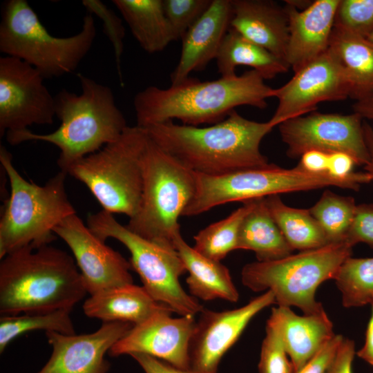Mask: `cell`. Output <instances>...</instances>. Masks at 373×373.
<instances>
[{
	"label": "cell",
	"mask_w": 373,
	"mask_h": 373,
	"mask_svg": "<svg viewBox=\"0 0 373 373\" xmlns=\"http://www.w3.org/2000/svg\"><path fill=\"white\" fill-rule=\"evenodd\" d=\"M351 86L338 60L329 48L294 72L285 84L274 89L277 108L269 120L274 126L315 111L323 102L343 100Z\"/></svg>",
	"instance_id": "14"
},
{
	"label": "cell",
	"mask_w": 373,
	"mask_h": 373,
	"mask_svg": "<svg viewBox=\"0 0 373 373\" xmlns=\"http://www.w3.org/2000/svg\"><path fill=\"white\" fill-rule=\"evenodd\" d=\"M173 245L189 273L186 282L192 296L205 301L238 300L239 293L229 270L220 261L200 254L186 242L180 232L175 236Z\"/></svg>",
	"instance_id": "24"
},
{
	"label": "cell",
	"mask_w": 373,
	"mask_h": 373,
	"mask_svg": "<svg viewBox=\"0 0 373 373\" xmlns=\"http://www.w3.org/2000/svg\"><path fill=\"white\" fill-rule=\"evenodd\" d=\"M334 280L347 308L373 305V258L349 257Z\"/></svg>",
	"instance_id": "32"
},
{
	"label": "cell",
	"mask_w": 373,
	"mask_h": 373,
	"mask_svg": "<svg viewBox=\"0 0 373 373\" xmlns=\"http://www.w3.org/2000/svg\"><path fill=\"white\" fill-rule=\"evenodd\" d=\"M113 3L146 52H161L175 41L162 0H113Z\"/></svg>",
	"instance_id": "26"
},
{
	"label": "cell",
	"mask_w": 373,
	"mask_h": 373,
	"mask_svg": "<svg viewBox=\"0 0 373 373\" xmlns=\"http://www.w3.org/2000/svg\"><path fill=\"white\" fill-rule=\"evenodd\" d=\"M231 0H212L210 6L182 39L181 54L171 73V85L180 84L190 73L204 70L216 59L230 28Z\"/></svg>",
	"instance_id": "20"
},
{
	"label": "cell",
	"mask_w": 373,
	"mask_h": 373,
	"mask_svg": "<svg viewBox=\"0 0 373 373\" xmlns=\"http://www.w3.org/2000/svg\"><path fill=\"white\" fill-rule=\"evenodd\" d=\"M162 1L175 41H178L182 40L191 26L207 10L212 0Z\"/></svg>",
	"instance_id": "35"
},
{
	"label": "cell",
	"mask_w": 373,
	"mask_h": 373,
	"mask_svg": "<svg viewBox=\"0 0 373 373\" xmlns=\"http://www.w3.org/2000/svg\"><path fill=\"white\" fill-rule=\"evenodd\" d=\"M367 39L370 41L372 43H373V31L370 33V35L367 37Z\"/></svg>",
	"instance_id": "47"
},
{
	"label": "cell",
	"mask_w": 373,
	"mask_h": 373,
	"mask_svg": "<svg viewBox=\"0 0 373 373\" xmlns=\"http://www.w3.org/2000/svg\"><path fill=\"white\" fill-rule=\"evenodd\" d=\"M355 354L354 341L344 337L325 373H352Z\"/></svg>",
	"instance_id": "40"
},
{
	"label": "cell",
	"mask_w": 373,
	"mask_h": 373,
	"mask_svg": "<svg viewBox=\"0 0 373 373\" xmlns=\"http://www.w3.org/2000/svg\"><path fill=\"white\" fill-rule=\"evenodd\" d=\"M82 4L87 12L96 15L103 21L104 31L113 45L120 82L122 83L120 64L125 30L122 19L99 0H83Z\"/></svg>",
	"instance_id": "37"
},
{
	"label": "cell",
	"mask_w": 373,
	"mask_h": 373,
	"mask_svg": "<svg viewBox=\"0 0 373 373\" xmlns=\"http://www.w3.org/2000/svg\"><path fill=\"white\" fill-rule=\"evenodd\" d=\"M195 189V173L149 137L142 157L140 202L125 226L144 239L175 249L173 240L180 232L178 219Z\"/></svg>",
	"instance_id": "7"
},
{
	"label": "cell",
	"mask_w": 373,
	"mask_h": 373,
	"mask_svg": "<svg viewBox=\"0 0 373 373\" xmlns=\"http://www.w3.org/2000/svg\"><path fill=\"white\" fill-rule=\"evenodd\" d=\"M137 362L145 373H192L189 370H182L155 357L141 353L130 355Z\"/></svg>",
	"instance_id": "42"
},
{
	"label": "cell",
	"mask_w": 373,
	"mask_h": 373,
	"mask_svg": "<svg viewBox=\"0 0 373 373\" xmlns=\"http://www.w3.org/2000/svg\"><path fill=\"white\" fill-rule=\"evenodd\" d=\"M346 240L353 246L362 242L373 249V204H357Z\"/></svg>",
	"instance_id": "38"
},
{
	"label": "cell",
	"mask_w": 373,
	"mask_h": 373,
	"mask_svg": "<svg viewBox=\"0 0 373 373\" xmlns=\"http://www.w3.org/2000/svg\"><path fill=\"white\" fill-rule=\"evenodd\" d=\"M166 308L155 301L143 286L133 283L90 295L83 305L84 312L88 317L100 319L103 323L125 322L133 325Z\"/></svg>",
	"instance_id": "23"
},
{
	"label": "cell",
	"mask_w": 373,
	"mask_h": 373,
	"mask_svg": "<svg viewBox=\"0 0 373 373\" xmlns=\"http://www.w3.org/2000/svg\"><path fill=\"white\" fill-rule=\"evenodd\" d=\"M87 226L100 240L114 238L129 251L131 269L143 287L159 303L180 316H195L204 309L197 298L182 287L180 277L186 272L177 251L144 239L102 209L87 217Z\"/></svg>",
	"instance_id": "11"
},
{
	"label": "cell",
	"mask_w": 373,
	"mask_h": 373,
	"mask_svg": "<svg viewBox=\"0 0 373 373\" xmlns=\"http://www.w3.org/2000/svg\"><path fill=\"white\" fill-rule=\"evenodd\" d=\"M356 165L354 160L348 154L336 152L329 154L327 173L338 179H346L351 177L354 166Z\"/></svg>",
	"instance_id": "41"
},
{
	"label": "cell",
	"mask_w": 373,
	"mask_h": 373,
	"mask_svg": "<svg viewBox=\"0 0 373 373\" xmlns=\"http://www.w3.org/2000/svg\"><path fill=\"white\" fill-rule=\"evenodd\" d=\"M237 249L254 251L259 262L278 260L294 251L272 218L265 198H256L254 208L243 219Z\"/></svg>",
	"instance_id": "27"
},
{
	"label": "cell",
	"mask_w": 373,
	"mask_h": 373,
	"mask_svg": "<svg viewBox=\"0 0 373 373\" xmlns=\"http://www.w3.org/2000/svg\"><path fill=\"white\" fill-rule=\"evenodd\" d=\"M343 338L341 334H334L295 373H325Z\"/></svg>",
	"instance_id": "39"
},
{
	"label": "cell",
	"mask_w": 373,
	"mask_h": 373,
	"mask_svg": "<svg viewBox=\"0 0 373 373\" xmlns=\"http://www.w3.org/2000/svg\"><path fill=\"white\" fill-rule=\"evenodd\" d=\"M133 326L125 322H104L97 330L86 334L46 332L52 351L37 373H106L110 363L105 354Z\"/></svg>",
	"instance_id": "18"
},
{
	"label": "cell",
	"mask_w": 373,
	"mask_h": 373,
	"mask_svg": "<svg viewBox=\"0 0 373 373\" xmlns=\"http://www.w3.org/2000/svg\"><path fill=\"white\" fill-rule=\"evenodd\" d=\"M97 30L92 14L70 37L50 34L26 0H8L1 8L0 51L20 59L44 77H59L76 70L90 50Z\"/></svg>",
	"instance_id": "6"
},
{
	"label": "cell",
	"mask_w": 373,
	"mask_h": 373,
	"mask_svg": "<svg viewBox=\"0 0 373 373\" xmlns=\"http://www.w3.org/2000/svg\"><path fill=\"white\" fill-rule=\"evenodd\" d=\"M267 323L278 332L294 373L335 334L327 313L296 314L291 307H273Z\"/></svg>",
	"instance_id": "22"
},
{
	"label": "cell",
	"mask_w": 373,
	"mask_h": 373,
	"mask_svg": "<svg viewBox=\"0 0 373 373\" xmlns=\"http://www.w3.org/2000/svg\"><path fill=\"white\" fill-rule=\"evenodd\" d=\"M353 113L360 115L364 120H370L373 129V93L356 100L352 106Z\"/></svg>",
	"instance_id": "45"
},
{
	"label": "cell",
	"mask_w": 373,
	"mask_h": 373,
	"mask_svg": "<svg viewBox=\"0 0 373 373\" xmlns=\"http://www.w3.org/2000/svg\"><path fill=\"white\" fill-rule=\"evenodd\" d=\"M0 162L10 185L0 219L1 259L26 246L49 245L56 238L55 227L76 211L66 193V173L60 171L42 186L30 182L18 173L2 145Z\"/></svg>",
	"instance_id": "5"
},
{
	"label": "cell",
	"mask_w": 373,
	"mask_h": 373,
	"mask_svg": "<svg viewBox=\"0 0 373 373\" xmlns=\"http://www.w3.org/2000/svg\"><path fill=\"white\" fill-rule=\"evenodd\" d=\"M334 25L367 38L373 31V0H340Z\"/></svg>",
	"instance_id": "34"
},
{
	"label": "cell",
	"mask_w": 373,
	"mask_h": 373,
	"mask_svg": "<svg viewBox=\"0 0 373 373\" xmlns=\"http://www.w3.org/2000/svg\"><path fill=\"white\" fill-rule=\"evenodd\" d=\"M329 48L341 64L351 86L350 97L373 93V43L334 25Z\"/></svg>",
	"instance_id": "25"
},
{
	"label": "cell",
	"mask_w": 373,
	"mask_h": 373,
	"mask_svg": "<svg viewBox=\"0 0 373 373\" xmlns=\"http://www.w3.org/2000/svg\"><path fill=\"white\" fill-rule=\"evenodd\" d=\"M258 362L259 373H294L278 330L267 322Z\"/></svg>",
	"instance_id": "36"
},
{
	"label": "cell",
	"mask_w": 373,
	"mask_h": 373,
	"mask_svg": "<svg viewBox=\"0 0 373 373\" xmlns=\"http://www.w3.org/2000/svg\"><path fill=\"white\" fill-rule=\"evenodd\" d=\"M172 313L166 308L133 325L112 346L109 355L145 354L189 370V344L196 323L195 316L173 318Z\"/></svg>",
	"instance_id": "17"
},
{
	"label": "cell",
	"mask_w": 373,
	"mask_h": 373,
	"mask_svg": "<svg viewBox=\"0 0 373 373\" xmlns=\"http://www.w3.org/2000/svg\"><path fill=\"white\" fill-rule=\"evenodd\" d=\"M371 306V315L367 325L365 343L356 354L373 367V305Z\"/></svg>",
	"instance_id": "44"
},
{
	"label": "cell",
	"mask_w": 373,
	"mask_h": 373,
	"mask_svg": "<svg viewBox=\"0 0 373 373\" xmlns=\"http://www.w3.org/2000/svg\"><path fill=\"white\" fill-rule=\"evenodd\" d=\"M274 128L269 121H252L235 110L223 120L205 127L169 121L144 128L153 142L190 170L220 176L269 166L260 145Z\"/></svg>",
	"instance_id": "1"
},
{
	"label": "cell",
	"mask_w": 373,
	"mask_h": 373,
	"mask_svg": "<svg viewBox=\"0 0 373 373\" xmlns=\"http://www.w3.org/2000/svg\"><path fill=\"white\" fill-rule=\"evenodd\" d=\"M33 66L10 56L0 57V137L32 124L50 125L55 99Z\"/></svg>",
	"instance_id": "13"
},
{
	"label": "cell",
	"mask_w": 373,
	"mask_h": 373,
	"mask_svg": "<svg viewBox=\"0 0 373 373\" xmlns=\"http://www.w3.org/2000/svg\"><path fill=\"white\" fill-rule=\"evenodd\" d=\"M356 206L352 196L340 195L326 190L309 209L331 243L346 240Z\"/></svg>",
	"instance_id": "33"
},
{
	"label": "cell",
	"mask_w": 373,
	"mask_h": 373,
	"mask_svg": "<svg viewBox=\"0 0 373 373\" xmlns=\"http://www.w3.org/2000/svg\"><path fill=\"white\" fill-rule=\"evenodd\" d=\"M363 119L358 114L322 113L315 111L287 119L278 126L286 154L295 159L307 151L318 150L330 154L350 155L356 165L369 162L365 142Z\"/></svg>",
	"instance_id": "12"
},
{
	"label": "cell",
	"mask_w": 373,
	"mask_h": 373,
	"mask_svg": "<svg viewBox=\"0 0 373 373\" xmlns=\"http://www.w3.org/2000/svg\"><path fill=\"white\" fill-rule=\"evenodd\" d=\"M272 304H275L274 295L266 291L233 309L216 312L204 308L190 341L189 370L192 373H218L222 358L251 319Z\"/></svg>",
	"instance_id": "15"
},
{
	"label": "cell",
	"mask_w": 373,
	"mask_h": 373,
	"mask_svg": "<svg viewBox=\"0 0 373 373\" xmlns=\"http://www.w3.org/2000/svg\"><path fill=\"white\" fill-rule=\"evenodd\" d=\"M231 3L230 28L286 63L289 25L284 7L267 0H231Z\"/></svg>",
	"instance_id": "21"
},
{
	"label": "cell",
	"mask_w": 373,
	"mask_h": 373,
	"mask_svg": "<svg viewBox=\"0 0 373 373\" xmlns=\"http://www.w3.org/2000/svg\"><path fill=\"white\" fill-rule=\"evenodd\" d=\"M274 89L254 70L211 81L189 77L167 88L150 86L134 97L136 125L146 128L174 119L193 126L214 124L240 106L265 108Z\"/></svg>",
	"instance_id": "2"
},
{
	"label": "cell",
	"mask_w": 373,
	"mask_h": 373,
	"mask_svg": "<svg viewBox=\"0 0 373 373\" xmlns=\"http://www.w3.org/2000/svg\"><path fill=\"white\" fill-rule=\"evenodd\" d=\"M340 0H316L299 10L284 7L288 19L286 63L294 72L325 52L329 46Z\"/></svg>",
	"instance_id": "19"
},
{
	"label": "cell",
	"mask_w": 373,
	"mask_h": 373,
	"mask_svg": "<svg viewBox=\"0 0 373 373\" xmlns=\"http://www.w3.org/2000/svg\"><path fill=\"white\" fill-rule=\"evenodd\" d=\"M1 260V315L73 309L88 294L74 258L59 248L26 246Z\"/></svg>",
	"instance_id": "3"
},
{
	"label": "cell",
	"mask_w": 373,
	"mask_h": 373,
	"mask_svg": "<svg viewBox=\"0 0 373 373\" xmlns=\"http://www.w3.org/2000/svg\"><path fill=\"white\" fill-rule=\"evenodd\" d=\"M148 140L144 128L128 126L116 140L73 164L67 174L83 182L104 210L131 218L140 202Z\"/></svg>",
	"instance_id": "10"
},
{
	"label": "cell",
	"mask_w": 373,
	"mask_h": 373,
	"mask_svg": "<svg viewBox=\"0 0 373 373\" xmlns=\"http://www.w3.org/2000/svg\"><path fill=\"white\" fill-rule=\"evenodd\" d=\"M77 77L80 95L62 89L55 96V116L61 121L55 131L38 134L28 128L6 133L7 142L13 146L27 141L56 146L60 151L57 165L66 174L73 164L116 140L128 127L111 88L81 73Z\"/></svg>",
	"instance_id": "4"
},
{
	"label": "cell",
	"mask_w": 373,
	"mask_h": 373,
	"mask_svg": "<svg viewBox=\"0 0 373 373\" xmlns=\"http://www.w3.org/2000/svg\"><path fill=\"white\" fill-rule=\"evenodd\" d=\"M265 202L272 218L294 250L308 251L330 243L309 209L289 207L279 195L266 197Z\"/></svg>",
	"instance_id": "29"
},
{
	"label": "cell",
	"mask_w": 373,
	"mask_h": 373,
	"mask_svg": "<svg viewBox=\"0 0 373 373\" xmlns=\"http://www.w3.org/2000/svg\"><path fill=\"white\" fill-rule=\"evenodd\" d=\"M53 232L71 250L90 295L133 283L129 261L105 245L77 213L63 220Z\"/></svg>",
	"instance_id": "16"
},
{
	"label": "cell",
	"mask_w": 373,
	"mask_h": 373,
	"mask_svg": "<svg viewBox=\"0 0 373 373\" xmlns=\"http://www.w3.org/2000/svg\"><path fill=\"white\" fill-rule=\"evenodd\" d=\"M353 247L345 240L273 261L247 263L241 270V282L256 292L271 291L277 306L296 307L303 314L323 313L316 290L334 279Z\"/></svg>",
	"instance_id": "8"
},
{
	"label": "cell",
	"mask_w": 373,
	"mask_h": 373,
	"mask_svg": "<svg viewBox=\"0 0 373 373\" xmlns=\"http://www.w3.org/2000/svg\"><path fill=\"white\" fill-rule=\"evenodd\" d=\"M256 199L243 202L242 206L227 218L200 230L193 239V249L209 259L220 261L231 251L237 249L240 225L254 208Z\"/></svg>",
	"instance_id": "30"
},
{
	"label": "cell",
	"mask_w": 373,
	"mask_h": 373,
	"mask_svg": "<svg viewBox=\"0 0 373 373\" xmlns=\"http://www.w3.org/2000/svg\"><path fill=\"white\" fill-rule=\"evenodd\" d=\"M329 154L318 150H309L300 156L297 165L303 171L320 174L327 173Z\"/></svg>",
	"instance_id": "43"
},
{
	"label": "cell",
	"mask_w": 373,
	"mask_h": 373,
	"mask_svg": "<svg viewBox=\"0 0 373 373\" xmlns=\"http://www.w3.org/2000/svg\"><path fill=\"white\" fill-rule=\"evenodd\" d=\"M72 309H60L49 312L23 313V314L1 315L0 352L20 335L33 330L56 332L64 334H75L70 318Z\"/></svg>",
	"instance_id": "31"
},
{
	"label": "cell",
	"mask_w": 373,
	"mask_h": 373,
	"mask_svg": "<svg viewBox=\"0 0 373 373\" xmlns=\"http://www.w3.org/2000/svg\"><path fill=\"white\" fill-rule=\"evenodd\" d=\"M363 135L365 142L369 153V162L364 166L365 172L373 181V129L367 121L363 119Z\"/></svg>",
	"instance_id": "46"
},
{
	"label": "cell",
	"mask_w": 373,
	"mask_h": 373,
	"mask_svg": "<svg viewBox=\"0 0 373 373\" xmlns=\"http://www.w3.org/2000/svg\"><path fill=\"white\" fill-rule=\"evenodd\" d=\"M196 189L182 216H193L217 206L233 202L266 198L280 193L337 186L358 191L370 182L365 172H354L350 178L338 179L327 173L314 174L296 166L283 169L274 164L265 168L249 169L220 176L195 173Z\"/></svg>",
	"instance_id": "9"
},
{
	"label": "cell",
	"mask_w": 373,
	"mask_h": 373,
	"mask_svg": "<svg viewBox=\"0 0 373 373\" xmlns=\"http://www.w3.org/2000/svg\"><path fill=\"white\" fill-rule=\"evenodd\" d=\"M221 77L236 75L239 66L251 67L264 79H271L285 73L289 66L269 50L229 28L216 58Z\"/></svg>",
	"instance_id": "28"
}]
</instances>
